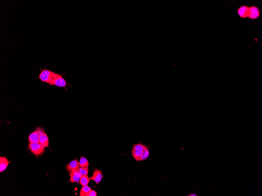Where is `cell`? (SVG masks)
Masks as SVG:
<instances>
[{"label": "cell", "instance_id": "1", "mask_svg": "<svg viewBox=\"0 0 262 196\" xmlns=\"http://www.w3.org/2000/svg\"><path fill=\"white\" fill-rule=\"evenodd\" d=\"M150 147V146L141 143L134 144L131 149V154L137 161L145 160L149 156Z\"/></svg>", "mask_w": 262, "mask_h": 196}, {"label": "cell", "instance_id": "2", "mask_svg": "<svg viewBox=\"0 0 262 196\" xmlns=\"http://www.w3.org/2000/svg\"><path fill=\"white\" fill-rule=\"evenodd\" d=\"M62 75H63L58 74L55 72H53L48 83L49 84L50 86H55L58 87L66 88L68 84L65 79L63 77Z\"/></svg>", "mask_w": 262, "mask_h": 196}, {"label": "cell", "instance_id": "3", "mask_svg": "<svg viewBox=\"0 0 262 196\" xmlns=\"http://www.w3.org/2000/svg\"><path fill=\"white\" fill-rule=\"evenodd\" d=\"M29 147L31 152L36 156L41 155L44 151V147L39 143H30Z\"/></svg>", "mask_w": 262, "mask_h": 196}, {"label": "cell", "instance_id": "4", "mask_svg": "<svg viewBox=\"0 0 262 196\" xmlns=\"http://www.w3.org/2000/svg\"><path fill=\"white\" fill-rule=\"evenodd\" d=\"M52 73L53 71L48 70V69H45L42 70L41 71V73L40 74L38 79H39L42 82L48 83Z\"/></svg>", "mask_w": 262, "mask_h": 196}, {"label": "cell", "instance_id": "5", "mask_svg": "<svg viewBox=\"0 0 262 196\" xmlns=\"http://www.w3.org/2000/svg\"><path fill=\"white\" fill-rule=\"evenodd\" d=\"M40 134L39 136V143L44 148L49 147V139L47 134L44 132L42 129L39 128Z\"/></svg>", "mask_w": 262, "mask_h": 196}, {"label": "cell", "instance_id": "6", "mask_svg": "<svg viewBox=\"0 0 262 196\" xmlns=\"http://www.w3.org/2000/svg\"><path fill=\"white\" fill-rule=\"evenodd\" d=\"M103 178V172L99 169H96L93 172V175L90 177V179L94 180L97 184L101 182Z\"/></svg>", "mask_w": 262, "mask_h": 196}, {"label": "cell", "instance_id": "7", "mask_svg": "<svg viewBox=\"0 0 262 196\" xmlns=\"http://www.w3.org/2000/svg\"><path fill=\"white\" fill-rule=\"evenodd\" d=\"M70 175L71 179L69 181V182L72 183H79L80 178L82 176L81 174H80L79 169L70 172Z\"/></svg>", "mask_w": 262, "mask_h": 196}, {"label": "cell", "instance_id": "8", "mask_svg": "<svg viewBox=\"0 0 262 196\" xmlns=\"http://www.w3.org/2000/svg\"><path fill=\"white\" fill-rule=\"evenodd\" d=\"M39 128H38L37 130L33 132L28 137L29 141L30 143H39Z\"/></svg>", "mask_w": 262, "mask_h": 196}, {"label": "cell", "instance_id": "9", "mask_svg": "<svg viewBox=\"0 0 262 196\" xmlns=\"http://www.w3.org/2000/svg\"><path fill=\"white\" fill-rule=\"evenodd\" d=\"M66 167L67 171L70 173L79 169L80 167L79 163L76 159L72 160L71 163L67 165Z\"/></svg>", "mask_w": 262, "mask_h": 196}, {"label": "cell", "instance_id": "10", "mask_svg": "<svg viewBox=\"0 0 262 196\" xmlns=\"http://www.w3.org/2000/svg\"><path fill=\"white\" fill-rule=\"evenodd\" d=\"M260 15V10L257 7L252 6L249 8L248 17L251 19H254L258 17Z\"/></svg>", "mask_w": 262, "mask_h": 196}, {"label": "cell", "instance_id": "11", "mask_svg": "<svg viewBox=\"0 0 262 196\" xmlns=\"http://www.w3.org/2000/svg\"><path fill=\"white\" fill-rule=\"evenodd\" d=\"M249 12V8L246 6L240 7L238 10L239 15L242 18H246L248 17Z\"/></svg>", "mask_w": 262, "mask_h": 196}, {"label": "cell", "instance_id": "12", "mask_svg": "<svg viewBox=\"0 0 262 196\" xmlns=\"http://www.w3.org/2000/svg\"><path fill=\"white\" fill-rule=\"evenodd\" d=\"M9 164V162L6 157H0V172L5 171Z\"/></svg>", "mask_w": 262, "mask_h": 196}, {"label": "cell", "instance_id": "13", "mask_svg": "<svg viewBox=\"0 0 262 196\" xmlns=\"http://www.w3.org/2000/svg\"><path fill=\"white\" fill-rule=\"evenodd\" d=\"M90 178H89L88 175H82L80 178L79 183L83 186L88 185L90 182Z\"/></svg>", "mask_w": 262, "mask_h": 196}, {"label": "cell", "instance_id": "14", "mask_svg": "<svg viewBox=\"0 0 262 196\" xmlns=\"http://www.w3.org/2000/svg\"><path fill=\"white\" fill-rule=\"evenodd\" d=\"M80 167H88L89 163L88 160L85 157L81 156L80 157L79 162Z\"/></svg>", "mask_w": 262, "mask_h": 196}, {"label": "cell", "instance_id": "15", "mask_svg": "<svg viewBox=\"0 0 262 196\" xmlns=\"http://www.w3.org/2000/svg\"><path fill=\"white\" fill-rule=\"evenodd\" d=\"M91 187H90L88 185L83 186V187H82L81 191H80V196H85L86 194L89 191H91Z\"/></svg>", "mask_w": 262, "mask_h": 196}, {"label": "cell", "instance_id": "16", "mask_svg": "<svg viewBox=\"0 0 262 196\" xmlns=\"http://www.w3.org/2000/svg\"><path fill=\"white\" fill-rule=\"evenodd\" d=\"M79 171L82 175H87L88 174V167H79Z\"/></svg>", "mask_w": 262, "mask_h": 196}, {"label": "cell", "instance_id": "17", "mask_svg": "<svg viewBox=\"0 0 262 196\" xmlns=\"http://www.w3.org/2000/svg\"><path fill=\"white\" fill-rule=\"evenodd\" d=\"M97 193L95 190H91L86 194L85 196H97Z\"/></svg>", "mask_w": 262, "mask_h": 196}, {"label": "cell", "instance_id": "18", "mask_svg": "<svg viewBox=\"0 0 262 196\" xmlns=\"http://www.w3.org/2000/svg\"><path fill=\"white\" fill-rule=\"evenodd\" d=\"M189 196H197V195H196V194H190V195H189Z\"/></svg>", "mask_w": 262, "mask_h": 196}]
</instances>
